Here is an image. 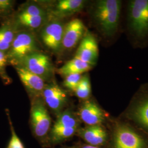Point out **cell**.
<instances>
[{"label":"cell","instance_id":"1","mask_svg":"<svg viewBox=\"0 0 148 148\" xmlns=\"http://www.w3.org/2000/svg\"><path fill=\"white\" fill-rule=\"evenodd\" d=\"M109 139L104 148H148V135L120 117L109 120Z\"/></svg>","mask_w":148,"mask_h":148},{"label":"cell","instance_id":"2","mask_svg":"<svg viewBox=\"0 0 148 148\" xmlns=\"http://www.w3.org/2000/svg\"><path fill=\"white\" fill-rule=\"evenodd\" d=\"M121 9V1L99 0L95 2L93 16L101 32L106 36L113 35L117 30Z\"/></svg>","mask_w":148,"mask_h":148},{"label":"cell","instance_id":"3","mask_svg":"<svg viewBox=\"0 0 148 148\" xmlns=\"http://www.w3.org/2000/svg\"><path fill=\"white\" fill-rule=\"evenodd\" d=\"M30 123L33 136L43 146H48L52 120L42 98L40 97L32 99Z\"/></svg>","mask_w":148,"mask_h":148},{"label":"cell","instance_id":"4","mask_svg":"<svg viewBox=\"0 0 148 148\" xmlns=\"http://www.w3.org/2000/svg\"><path fill=\"white\" fill-rule=\"evenodd\" d=\"M119 117L148 135V92L136 95Z\"/></svg>","mask_w":148,"mask_h":148},{"label":"cell","instance_id":"5","mask_svg":"<svg viewBox=\"0 0 148 148\" xmlns=\"http://www.w3.org/2000/svg\"><path fill=\"white\" fill-rule=\"evenodd\" d=\"M37 51L36 38L32 32H17L10 49L6 53L8 64L14 66L19 65L27 56Z\"/></svg>","mask_w":148,"mask_h":148},{"label":"cell","instance_id":"6","mask_svg":"<svg viewBox=\"0 0 148 148\" xmlns=\"http://www.w3.org/2000/svg\"><path fill=\"white\" fill-rule=\"evenodd\" d=\"M128 21L131 30L139 37L148 33V0H133L128 5Z\"/></svg>","mask_w":148,"mask_h":148},{"label":"cell","instance_id":"7","mask_svg":"<svg viewBox=\"0 0 148 148\" xmlns=\"http://www.w3.org/2000/svg\"><path fill=\"white\" fill-rule=\"evenodd\" d=\"M21 65L44 81L50 79L54 73L53 64L49 57L39 51L27 56L23 60Z\"/></svg>","mask_w":148,"mask_h":148},{"label":"cell","instance_id":"8","mask_svg":"<svg viewBox=\"0 0 148 148\" xmlns=\"http://www.w3.org/2000/svg\"><path fill=\"white\" fill-rule=\"evenodd\" d=\"M77 115L86 126L106 125L109 119L105 111L92 99L83 101L79 108Z\"/></svg>","mask_w":148,"mask_h":148},{"label":"cell","instance_id":"9","mask_svg":"<svg viewBox=\"0 0 148 148\" xmlns=\"http://www.w3.org/2000/svg\"><path fill=\"white\" fill-rule=\"evenodd\" d=\"M42 98L46 106L57 116L64 110L68 102L66 92L56 82L45 85Z\"/></svg>","mask_w":148,"mask_h":148},{"label":"cell","instance_id":"10","mask_svg":"<svg viewBox=\"0 0 148 148\" xmlns=\"http://www.w3.org/2000/svg\"><path fill=\"white\" fill-rule=\"evenodd\" d=\"M56 19L49 21L43 27L41 38L45 45L54 52L58 53L62 49V41L65 25Z\"/></svg>","mask_w":148,"mask_h":148},{"label":"cell","instance_id":"11","mask_svg":"<svg viewBox=\"0 0 148 148\" xmlns=\"http://www.w3.org/2000/svg\"><path fill=\"white\" fill-rule=\"evenodd\" d=\"M90 145L104 148L109 139V131L106 125L85 126L80 127L76 134Z\"/></svg>","mask_w":148,"mask_h":148},{"label":"cell","instance_id":"12","mask_svg":"<svg viewBox=\"0 0 148 148\" xmlns=\"http://www.w3.org/2000/svg\"><path fill=\"white\" fill-rule=\"evenodd\" d=\"M99 55L98 45L95 37L90 32L85 34L77 48L75 57L93 66Z\"/></svg>","mask_w":148,"mask_h":148},{"label":"cell","instance_id":"13","mask_svg":"<svg viewBox=\"0 0 148 148\" xmlns=\"http://www.w3.org/2000/svg\"><path fill=\"white\" fill-rule=\"evenodd\" d=\"M85 33L86 27L82 21L76 18L69 21L64 28L62 48L70 49L75 47Z\"/></svg>","mask_w":148,"mask_h":148},{"label":"cell","instance_id":"14","mask_svg":"<svg viewBox=\"0 0 148 148\" xmlns=\"http://www.w3.org/2000/svg\"><path fill=\"white\" fill-rule=\"evenodd\" d=\"M23 85L30 93L33 98L40 97L45 88V81L37 75L34 74L21 65L14 66Z\"/></svg>","mask_w":148,"mask_h":148},{"label":"cell","instance_id":"15","mask_svg":"<svg viewBox=\"0 0 148 148\" xmlns=\"http://www.w3.org/2000/svg\"><path fill=\"white\" fill-rule=\"evenodd\" d=\"M84 0H60L53 10V16L57 19L71 16L81 11L86 4Z\"/></svg>","mask_w":148,"mask_h":148},{"label":"cell","instance_id":"16","mask_svg":"<svg viewBox=\"0 0 148 148\" xmlns=\"http://www.w3.org/2000/svg\"><path fill=\"white\" fill-rule=\"evenodd\" d=\"M16 32L12 18L2 22L0 27V51L7 53Z\"/></svg>","mask_w":148,"mask_h":148},{"label":"cell","instance_id":"17","mask_svg":"<svg viewBox=\"0 0 148 148\" xmlns=\"http://www.w3.org/2000/svg\"><path fill=\"white\" fill-rule=\"evenodd\" d=\"M92 66L89 64L75 57L60 67L58 70V73L64 77L72 74L81 75L89 71Z\"/></svg>","mask_w":148,"mask_h":148},{"label":"cell","instance_id":"18","mask_svg":"<svg viewBox=\"0 0 148 148\" xmlns=\"http://www.w3.org/2000/svg\"><path fill=\"white\" fill-rule=\"evenodd\" d=\"M81 121L77 114L73 110L67 109L64 110L57 116L53 126L58 127L73 128L79 130L81 127Z\"/></svg>","mask_w":148,"mask_h":148},{"label":"cell","instance_id":"19","mask_svg":"<svg viewBox=\"0 0 148 148\" xmlns=\"http://www.w3.org/2000/svg\"><path fill=\"white\" fill-rule=\"evenodd\" d=\"M38 16H47L46 10L36 3H30L23 7L19 11L15 18H27Z\"/></svg>","mask_w":148,"mask_h":148},{"label":"cell","instance_id":"20","mask_svg":"<svg viewBox=\"0 0 148 148\" xmlns=\"http://www.w3.org/2000/svg\"><path fill=\"white\" fill-rule=\"evenodd\" d=\"M74 92L76 97L80 99L85 101L90 99L91 95V86L90 78L87 75L82 77Z\"/></svg>","mask_w":148,"mask_h":148},{"label":"cell","instance_id":"21","mask_svg":"<svg viewBox=\"0 0 148 148\" xmlns=\"http://www.w3.org/2000/svg\"><path fill=\"white\" fill-rule=\"evenodd\" d=\"M5 112L8 120L11 133V138L6 147V148H25L23 143L21 142V139L19 138L17 134L16 133V131L14 130V128L13 127L12 122L11 120L10 111L8 109H6Z\"/></svg>","mask_w":148,"mask_h":148},{"label":"cell","instance_id":"22","mask_svg":"<svg viewBox=\"0 0 148 148\" xmlns=\"http://www.w3.org/2000/svg\"><path fill=\"white\" fill-rule=\"evenodd\" d=\"M14 5V1L0 0V18L4 20L2 22L11 19Z\"/></svg>","mask_w":148,"mask_h":148},{"label":"cell","instance_id":"23","mask_svg":"<svg viewBox=\"0 0 148 148\" xmlns=\"http://www.w3.org/2000/svg\"><path fill=\"white\" fill-rule=\"evenodd\" d=\"M81 74H72L66 76L63 82V86L70 90L75 92L82 78Z\"/></svg>","mask_w":148,"mask_h":148},{"label":"cell","instance_id":"24","mask_svg":"<svg viewBox=\"0 0 148 148\" xmlns=\"http://www.w3.org/2000/svg\"><path fill=\"white\" fill-rule=\"evenodd\" d=\"M8 64L6 53L0 51V77L5 84L10 82V79L7 75L5 68Z\"/></svg>","mask_w":148,"mask_h":148},{"label":"cell","instance_id":"25","mask_svg":"<svg viewBox=\"0 0 148 148\" xmlns=\"http://www.w3.org/2000/svg\"><path fill=\"white\" fill-rule=\"evenodd\" d=\"M75 147L76 148H102L101 147L90 145L85 143H78L75 146Z\"/></svg>","mask_w":148,"mask_h":148},{"label":"cell","instance_id":"26","mask_svg":"<svg viewBox=\"0 0 148 148\" xmlns=\"http://www.w3.org/2000/svg\"><path fill=\"white\" fill-rule=\"evenodd\" d=\"M76 148L75 147H62V148Z\"/></svg>","mask_w":148,"mask_h":148}]
</instances>
